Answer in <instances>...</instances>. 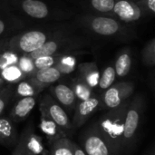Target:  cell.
Instances as JSON below:
<instances>
[{"label":"cell","mask_w":155,"mask_h":155,"mask_svg":"<svg viewBox=\"0 0 155 155\" xmlns=\"http://www.w3.org/2000/svg\"><path fill=\"white\" fill-rule=\"evenodd\" d=\"M76 24L95 37L116 40H128L134 37L133 28L110 15L84 14L77 17Z\"/></svg>","instance_id":"1"},{"label":"cell","mask_w":155,"mask_h":155,"mask_svg":"<svg viewBox=\"0 0 155 155\" xmlns=\"http://www.w3.org/2000/svg\"><path fill=\"white\" fill-rule=\"evenodd\" d=\"M130 101L129 98L119 106L110 109L96 124V127L104 136L113 155L121 154L124 119Z\"/></svg>","instance_id":"2"},{"label":"cell","mask_w":155,"mask_h":155,"mask_svg":"<svg viewBox=\"0 0 155 155\" xmlns=\"http://www.w3.org/2000/svg\"><path fill=\"white\" fill-rule=\"evenodd\" d=\"M90 45L91 40L89 38L78 35H73L64 30L45 42L39 49L26 55L34 60L39 56L75 54L83 53V51Z\"/></svg>","instance_id":"3"},{"label":"cell","mask_w":155,"mask_h":155,"mask_svg":"<svg viewBox=\"0 0 155 155\" xmlns=\"http://www.w3.org/2000/svg\"><path fill=\"white\" fill-rule=\"evenodd\" d=\"M64 31V29H34L19 33L7 41L5 49L17 54H28L39 49L45 42L54 35Z\"/></svg>","instance_id":"4"},{"label":"cell","mask_w":155,"mask_h":155,"mask_svg":"<svg viewBox=\"0 0 155 155\" xmlns=\"http://www.w3.org/2000/svg\"><path fill=\"white\" fill-rule=\"evenodd\" d=\"M143 110L144 100L141 95H136L130 101L124 119L121 154L126 155L129 151L133 149L142 123Z\"/></svg>","instance_id":"5"},{"label":"cell","mask_w":155,"mask_h":155,"mask_svg":"<svg viewBox=\"0 0 155 155\" xmlns=\"http://www.w3.org/2000/svg\"><path fill=\"white\" fill-rule=\"evenodd\" d=\"M134 91V84L132 82H120L114 84L108 89H106L101 98V107L113 109L124 101L129 99Z\"/></svg>","instance_id":"6"},{"label":"cell","mask_w":155,"mask_h":155,"mask_svg":"<svg viewBox=\"0 0 155 155\" xmlns=\"http://www.w3.org/2000/svg\"><path fill=\"white\" fill-rule=\"evenodd\" d=\"M40 111L45 112L64 133L70 131L73 128L72 122L70 121L66 112L51 94H45L42 98L40 103Z\"/></svg>","instance_id":"7"},{"label":"cell","mask_w":155,"mask_h":155,"mask_svg":"<svg viewBox=\"0 0 155 155\" xmlns=\"http://www.w3.org/2000/svg\"><path fill=\"white\" fill-rule=\"evenodd\" d=\"M81 148L85 155H113L96 125L91 126L84 133Z\"/></svg>","instance_id":"8"},{"label":"cell","mask_w":155,"mask_h":155,"mask_svg":"<svg viewBox=\"0 0 155 155\" xmlns=\"http://www.w3.org/2000/svg\"><path fill=\"white\" fill-rule=\"evenodd\" d=\"M109 15L126 25L135 24L146 16L137 4L132 0H115Z\"/></svg>","instance_id":"9"},{"label":"cell","mask_w":155,"mask_h":155,"mask_svg":"<svg viewBox=\"0 0 155 155\" xmlns=\"http://www.w3.org/2000/svg\"><path fill=\"white\" fill-rule=\"evenodd\" d=\"M101 107V98L94 94L92 97L80 101L75 106V114L74 115L72 125L74 128L82 127L90 118V116Z\"/></svg>","instance_id":"10"},{"label":"cell","mask_w":155,"mask_h":155,"mask_svg":"<svg viewBox=\"0 0 155 155\" xmlns=\"http://www.w3.org/2000/svg\"><path fill=\"white\" fill-rule=\"evenodd\" d=\"M50 92L53 98L64 108L68 111H72L75 108L78 101L71 87V85L65 84H58L54 86H51Z\"/></svg>","instance_id":"11"},{"label":"cell","mask_w":155,"mask_h":155,"mask_svg":"<svg viewBox=\"0 0 155 155\" xmlns=\"http://www.w3.org/2000/svg\"><path fill=\"white\" fill-rule=\"evenodd\" d=\"M62 76L63 74L54 66H53L36 70L32 75L28 76L27 79L30 80L39 90L43 91L45 87L57 82Z\"/></svg>","instance_id":"12"},{"label":"cell","mask_w":155,"mask_h":155,"mask_svg":"<svg viewBox=\"0 0 155 155\" xmlns=\"http://www.w3.org/2000/svg\"><path fill=\"white\" fill-rule=\"evenodd\" d=\"M20 8L25 15L35 19H45L50 15L49 6L41 0H22Z\"/></svg>","instance_id":"13"},{"label":"cell","mask_w":155,"mask_h":155,"mask_svg":"<svg viewBox=\"0 0 155 155\" xmlns=\"http://www.w3.org/2000/svg\"><path fill=\"white\" fill-rule=\"evenodd\" d=\"M17 142V131L15 122L7 116H0V144L13 146Z\"/></svg>","instance_id":"14"},{"label":"cell","mask_w":155,"mask_h":155,"mask_svg":"<svg viewBox=\"0 0 155 155\" xmlns=\"http://www.w3.org/2000/svg\"><path fill=\"white\" fill-rule=\"evenodd\" d=\"M35 104H36V97L35 96L20 98L13 107L10 114V118L15 123L24 121L32 112Z\"/></svg>","instance_id":"15"},{"label":"cell","mask_w":155,"mask_h":155,"mask_svg":"<svg viewBox=\"0 0 155 155\" xmlns=\"http://www.w3.org/2000/svg\"><path fill=\"white\" fill-rule=\"evenodd\" d=\"M115 0H80L87 14L109 15L114 8Z\"/></svg>","instance_id":"16"},{"label":"cell","mask_w":155,"mask_h":155,"mask_svg":"<svg viewBox=\"0 0 155 155\" xmlns=\"http://www.w3.org/2000/svg\"><path fill=\"white\" fill-rule=\"evenodd\" d=\"M78 76L83 78L93 89L97 86L100 73L95 63H84L77 65Z\"/></svg>","instance_id":"17"},{"label":"cell","mask_w":155,"mask_h":155,"mask_svg":"<svg viewBox=\"0 0 155 155\" xmlns=\"http://www.w3.org/2000/svg\"><path fill=\"white\" fill-rule=\"evenodd\" d=\"M114 66L116 76L124 78L129 74L132 67V56L129 48L124 49L118 54Z\"/></svg>","instance_id":"18"},{"label":"cell","mask_w":155,"mask_h":155,"mask_svg":"<svg viewBox=\"0 0 155 155\" xmlns=\"http://www.w3.org/2000/svg\"><path fill=\"white\" fill-rule=\"evenodd\" d=\"M40 128L43 133L49 138L51 141H54L58 138L64 137V133L57 127V125L47 116V114L41 111V122Z\"/></svg>","instance_id":"19"},{"label":"cell","mask_w":155,"mask_h":155,"mask_svg":"<svg viewBox=\"0 0 155 155\" xmlns=\"http://www.w3.org/2000/svg\"><path fill=\"white\" fill-rule=\"evenodd\" d=\"M71 87L78 102L86 100L94 94L93 92V88L80 76H77L73 80L71 84Z\"/></svg>","instance_id":"20"},{"label":"cell","mask_w":155,"mask_h":155,"mask_svg":"<svg viewBox=\"0 0 155 155\" xmlns=\"http://www.w3.org/2000/svg\"><path fill=\"white\" fill-rule=\"evenodd\" d=\"M52 155H74V143L66 137H61L52 141Z\"/></svg>","instance_id":"21"},{"label":"cell","mask_w":155,"mask_h":155,"mask_svg":"<svg viewBox=\"0 0 155 155\" xmlns=\"http://www.w3.org/2000/svg\"><path fill=\"white\" fill-rule=\"evenodd\" d=\"M40 92L41 90H39L30 80L25 78L17 83L15 88L14 89V95L18 98L28 97V96L36 97V95Z\"/></svg>","instance_id":"22"},{"label":"cell","mask_w":155,"mask_h":155,"mask_svg":"<svg viewBox=\"0 0 155 155\" xmlns=\"http://www.w3.org/2000/svg\"><path fill=\"white\" fill-rule=\"evenodd\" d=\"M54 67L62 74H69L77 69V59L75 54H65L59 56Z\"/></svg>","instance_id":"23"},{"label":"cell","mask_w":155,"mask_h":155,"mask_svg":"<svg viewBox=\"0 0 155 155\" xmlns=\"http://www.w3.org/2000/svg\"><path fill=\"white\" fill-rule=\"evenodd\" d=\"M0 74L5 82L10 83L11 84H17L18 82L27 78L17 65H11L0 71Z\"/></svg>","instance_id":"24"},{"label":"cell","mask_w":155,"mask_h":155,"mask_svg":"<svg viewBox=\"0 0 155 155\" xmlns=\"http://www.w3.org/2000/svg\"><path fill=\"white\" fill-rule=\"evenodd\" d=\"M115 78H116V74H115L114 66V65H108L107 67H105L103 70L102 74H100L97 85L99 86V88L101 90L105 91L111 85L114 84Z\"/></svg>","instance_id":"25"},{"label":"cell","mask_w":155,"mask_h":155,"mask_svg":"<svg viewBox=\"0 0 155 155\" xmlns=\"http://www.w3.org/2000/svg\"><path fill=\"white\" fill-rule=\"evenodd\" d=\"M142 60L145 66L153 67L155 64V38H151L142 51Z\"/></svg>","instance_id":"26"},{"label":"cell","mask_w":155,"mask_h":155,"mask_svg":"<svg viewBox=\"0 0 155 155\" xmlns=\"http://www.w3.org/2000/svg\"><path fill=\"white\" fill-rule=\"evenodd\" d=\"M31 130L32 129L30 126H28L25 130H24L21 136L19 137V139L16 142L15 149L12 155H34L32 153V152L29 150L28 145H27L28 136H29Z\"/></svg>","instance_id":"27"},{"label":"cell","mask_w":155,"mask_h":155,"mask_svg":"<svg viewBox=\"0 0 155 155\" xmlns=\"http://www.w3.org/2000/svg\"><path fill=\"white\" fill-rule=\"evenodd\" d=\"M19 57H20V54L11 52L7 49L3 50L0 53V71L8 66L16 65L18 63Z\"/></svg>","instance_id":"28"},{"label":"cell","mask_w":155,"mask_h":155,"mask_svg":"<svg viewBox=\"0 0 155 155\" xmlns=\"http://www.w3.org/2000/svg\"><path fill=\"white\" fill-rule=\"evenodd\" d=\"M19 69L25 74H26V76H30L32 75L36 70L35 68V65H34V61L33 59H31L28 55L26 54H22L20 55L19 57V60H18V63L16 64Z\"/></svg>","instance_id":"29"},{"label":"cell","mask_w":155,"mask_h":155,"mask_svg":"<svg viewBox=\"0 0 155 155\" xmlns=\"http://www.w3.org/2000/svg\"><path fill=\"white\" fill-rule=\"evenodd\" d=\"M58 59L59 56H39L33 61L35 70H41L54 66Z\"/></svg>","instance_id":"30"},{"label":"cell","mask_w":155,"mask_h":155,"mask_svg":"<svg viewBox=\"0 0 155 155\" xmlns=\"http://www.w3.org/2000/svg\"><path fill=\"white\" fill-rule=\"evenodd\" d=\"M14 89L13 84L4 86L0 89V115L4 113L9 101L14 96Z\"/></svg>","instance_id":"31"},{"label":"cell","mask_w":155,"mask_h":155,"mask_svg":"<svg viewBox=\"0 0 155 155\" xmlns=\"http://www.w3.org/2000/svg\"><path fill=\"white\" fill-rule=\"evenodd\" d=\"M18 21L11 20L8 18H4L0 16V36L7 35V33L14 30L16 27Z\"/></svg>","instance_id":"32"},{"label":"cell","mask_w":155,"mask_h":155,"mask_svg":"<svg viewBox=\"0 0 155 155\" xmlns=\"http://www.w3.org/2000/svg\"><path fill=\"white\" fill-rule=\"evenodd\" d=\"M136 4L146 16L154 15L155 0H138Z\"/></svg>","instance_id":"33"},{"label":"cell","mask_w":155,"mask_h":155,"mask_svg":"<svg viewBox=\"0 0 155 155\" xmlns=\"http://www.w3.org/2000/svg\"><path fill=\"white\" fill-rule=\"evenodd\" d=\"M74 155H85L82 148L75 143H74Z\"/></svg>","instance_id":"34"},{"label":"cell","mask_w":155,"mask_h":155,"mask_svg":"<svg viewBox=\"0 0 155 155\" xmlns=\"http://www.w3.org/2000/svg\"><path fill=\"white\" fill-rule=\"evenodd\" d=\"M9 38H5V39H0V51L1 50H4L5 49V46H6V44H7V41H8Z\"/></svg>","instance_id":"35"},{"label":"cell","mask_w":155,"mask_h":155,"mask_svg":"<svg viewBox=\"0 0 155 155\" xmlns=\"http://www.w3.org/2000/svg\"><path fill=\"white\" fill-rule=\"evenodd\" d=\"M5 82L4 81V79L2 78V76H1V74H0V89H1L2 87L5 86Z\"/></svg>","instance_id":"36"},{"label":"cell","mask_w":155,"mask_h":155,"mask_svg":"<svg viewBox=\"0 0 155 155\" xmlns=\"http://www.w3.org/2000/svg\"><path fill=\"white\" fill-rule=\"evenodd\" d=\"M132 1H134V3H136V2H137V1H138V0H132Z\"/></svg>","instance_id":"37"},{"label":"cell","mask_w":155,"mask_h":155,"mask_svg":"<svg viewBox=\"0 0 155 155\" xmlns=\"http://www.w3.org/2000/svg\"><path fill=\"white\" fill-rule=\"evenodd\" d=\"M4 50H5V49H4ZM2 51H3V50H1V51H0V53H1V52H2Z\"/></svg>","instance_id":"38"},{"label":"cell","mask_w":155,"mask_h":155,"mask_svg":"<svg viewBox=\"0 0 155 155\" xmlns=\"http://www.w3.org/2000/svg\"><path fill=\"white\" fill-rule=\"evenodd\" d=\"M2 88H3V87H2Z\"/></svg>","instance_id":"39"},{"label":"cell","mask_w":155,"mask_h":155,"mask_svg":"<svg viewBox=\"0 0 155 155\" xmlns=\"http://www.w3.org/2000/svg\"></svg>","instance_id":"40"}]
</instances>
